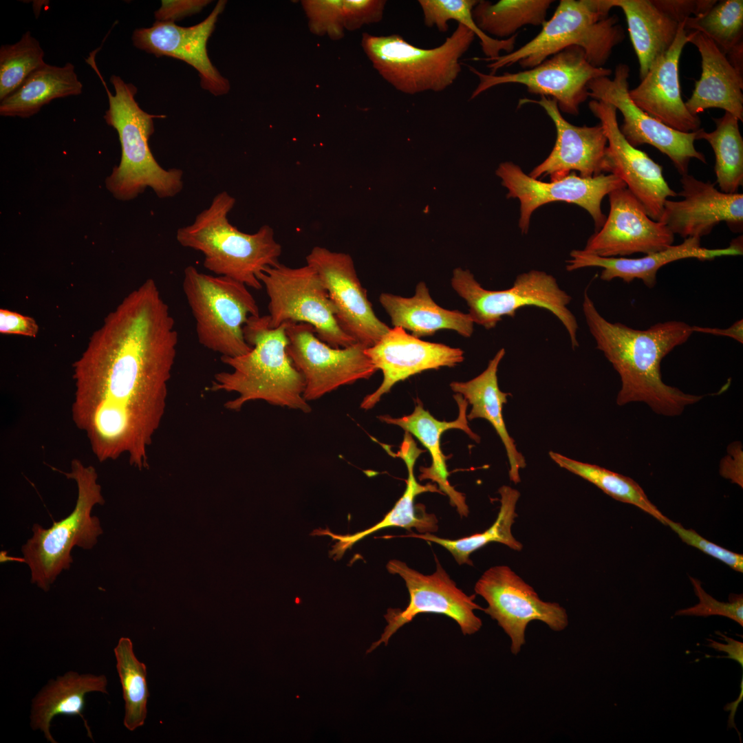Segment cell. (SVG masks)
I'll use <instances>...</instances> for the list:
<instances>
[{"label":"cell","instance_id":"obj_42","mask_svg":"<svg viewBox=\"0 0 743 743\" xmlns=\"http://www.w3.org/2000/svg\"><path fill=\"white\" fill-rule=\"evenodd\" d=\"M44 52L30 31L14 44L0 47V101L14 92L34 71L43 66Z\"/></svg>","mask_w":743,"mask_h":743},{"label":"cell","instance_id":"obj_10","mask_svg":"<svg viewBox=\"0 0 743 743\" xmlns=\"http://www.w3.org/2000/svg\"><path fill=\"white\" fill-rule=\"evenodd\" d=\"M451 283L468 305L474 323L486 330L494 328L504 316L515 317L522 308L535 306L553 314L567 330L572 348L579 347L578 323L568 308L572 297L544 271L531 270L518 274L510 288L489 290L469 270L458 268L453 270Z\"/></svg>","mask_w":743,"mask_h":743},{"label":"cell","instance_id":"obj_17","mask_svg":"<svg viewBox=\"0 0 743 743\" xmlns=\"http://www.w3.org/2000/svg\"><path fill=\"white\" fill-rule=\"evenodd\" d=\"M629 72L627 65L620 63L616 66L612 78L601 76L592 80L588 85L589 97L608 103L619 110L623 118L619 129L627 141L636 148L644 144L655 147L671 160L681 176L688 173L691 159L706 164L704 155L694 146L697 131L684 133L675 130L634 103L629 95Z\"/></svg>","mask_w":743,"mask_h":743},{"label":"cell","instance_id":"obj_14","mask_svg":"<svg viewBox=\"0 0 743 743\" xmlns=\"http://www.w3.org/2000/svg\"><path fill=\"white\" fill-rule=\"evenodd\" d=\"M287 352L293 365L302 374L306 401L359 380H367L378 370L362 344L333 347L320 340L314 327L305 323L287 322Z\"/></svg>","mask_w":743,"mask_h":743},{"label":"cell","instance_id":"obj_27","mask_svg":"<svg viewBox=\"0 0 743 743\" xmlns=\"http://www.w3.org/2000/svg\"><path fill=\"white\" fill-rule=\"evenodd\" d=\"M423 451L418 447L411 435L405 432L398 451L394 454L389 453L404 461L407 466L408 477L406 480V488L402 495L379 522L367 529L352 535H336L327 529H319L313 532L314 535H325L336 540L330 551V557H334V559H341L345 551L355 543L372 533L389 527H400L409 531L414 528L420 534L432 533L438 530V521L436 516L427 513L424 506H420L414 504L416 496L421 493H442L435 484L428 483L422 485L416 480L414 466L416 460Z\"/></svg>","mask_w":743,"mask_h":743},{"label":"cell","instance_id":"obj_36","mask_svg":"<svg viewBox=\"0 0 743 743\" xmlns=\"http://www.w3.org/2000/svg\"><path fill=\"white\" fill-rule=\"evenodd\" d=\"M551 0H478L473 9L474 21L489 36L504 40L518 34L528 25L542 26L546 21Z\"/></svg>","mask_w":743,"mask_h":743},{"label":"cell","instance_id":"obj_19","mask_svg":"<svg viewBox=\"0 0 743 743\" xmlns=\"http://www.w3.org/2000/svg\"><path fill=\"white\" fill-rule=\"evenodd\" d=\"M610 212L601 228L588 239L583 250L602 257L651 254L673 245L674 235L652 219L634 195L623 187L609 195Z\"/></svg>","mask_w":743,"mask_h":743},{"label":"cell","instance_id":"obj_51","mask_svg":"<svg viewBox=\"0 0 743 743\" xmlns=\"http://www.w3.org/2000/svg\"><path fill=\"white\" fill-rule=\"evenodd\" d=\"M693 332L711 334L717 336H724L732 338L740 343H743V320L740 319L735 322L732 325L726 329L715 327H707L692 326Z\"/></svg>","mask_w":743,"mask_h":743},{"label":"cell","instance_id":"obj_16","mask_svg":"<svg viewBox=\"0 0 743 743\" xmlns=\"http://www.w3.org/2000/svg\"><path fill=\"white\" fill-rule=\"evenodd\" d=\"M474 590L488 603L483 611L510 637V650L515 655L526 643L530 622L541 621L555 632L563 631L568 625L565 608L557 603L542 601L533 588L507 566L486 570Z\"/></svg>","mask_w":743,"mask_h":743},{"label":"cell","instance_id":"obj_5","mask_svg":"<svg viewBox=\"0 0 743 743\" xmlns=\"http://www.w3.org/2000/svg\"><path fill=\"white\" fill-rule=\"evenodd\" d=\"M235 202L226 191L220 192L191 224L177 230L176 239L182 246L202 252L204 268L215 275L260 290L257 277L266 268L279 263L281 246L268 225L253 234L233 226L228 215Z\"/></svg>","mask_w":743,"mask_h":743},{"label":"cell","instance_id":"obj_2","mask_svg":"<svg viewBox=\"0 0 743 743\" xmlns=\"http://www.w3.org/2000/svg\"><path fill=\"white\" fill-rule=\"evenodd\" d=\"M583 315L596 348L618 372L621 387L616 403L621 406L643 402L655 413L666 416L682 413L685 407L698 402L702 396L686 394L665 384L661 376L662 360L693 333L692 326L679 321L656 323L636 330L612 323L597 310L584 291Z\"/></svg>","mask_w":743,"mask_h":743},{"label":"cell","instance_id":"obj_1","mask_svg":"<svg viewBox=\"0 0 743 743\" xmlns=\"http://www.w3.org/2000/svg\"><path fill=\"white\" fill-rule=\"evenodd\" d=\"M178 334L152 279L105 318L73 363L74 424L100 462L122 455L140 470L163 418Z\"/></svg>","mask_w":743,"mask_h":743},{"label":"cell","instance_id":"obj_46","mask_svg":"<svg viewBox=\"0 0 743 743\" xmlns=\"http://www.w3.org/2000/svg\"><path fill=\"white\" fill-rule=\"evenodd\" d=\"M386 3L384 0H343L345 29L354 31L364 25L379 22Z\"/></svg>","mask_w":743,"mask_h":743},{"label":"cell","instance_id":"obj_49","mask_svg":"<svg viewBox=\"0 0 743 743\" xmlns=\"http://www.w3.org/2000/svg\"><path fill=\"white\" fill-rule=\"evenodd\" d=\"M720 474L732 483L743 487V451L741 442H734L729 445L727 455L720 462Z\"/></svg>","mask_w":743,"mask_h":743},{"label":"cell","instance_id":"obj_35","mask_svg":"<svg viewBox=\"0 0 743 743\" xmlns=\"http://www.w3.org/2000/svg\"><path fill=\"white\" fill-rule=\"evenodd\" d=\"M498 493L500 495V508L497 517L492 526L482 532L457 539L439 537L430 532L416 534L412 531L400 537H414L439 544L446 549L460 565L473 566L470 555L491 542L502 543L519 552L523 549V544L514 537L511 528L517 517L516 505L520 493L506 485L502 486Z\"/></svg>","mask_w":743,"mask_h":743},{"label":"cell","instance_id":"obj_32","mask_svg":"<svg viewBox=\"0 0 743 743\" xmlns=\"http://www.w3.org/2000/svg\"><path fill=\"white\" fill-rule=\"evenodd\" d=\"M107 679L105 675L78 674L70 671L50 680L33 698L30 711V726L40 730L51 743L57 742L50 732L52 719L58 715H78L92 739L91 730L83 712L85 696L89 692L107 693Z\"/></svg>","mask_w":743,"mask_h":743},{"label":"cell","instance_id":"obj_13","mask_svg":"<svg viewBox=\"0 0 743 743\" xmlns=\"http://www.w3.org/2000/svg\"><path fill=\"white\" fill-rule=\"evenodd\" d=\"M468 67L479 79L470 99L495 86L519 84L524 85L529 93L552 98L561 112L574 116L579 114L581 105L589 97L590 81L612 74L610 69L592 65L583 50L578 46L567 47L532 68L515 73L492 75L471 65Z\"/></svg>","mask_w":743,"mask_h":743},{"label":"cell","instance_id":"obj_40","mask_svg":"<svg viewBox=\"0 0 743 743\" xmlns=\"http://www.w3.org/2000/svg\"><path fill=\"white\" fill-rule=\"evenodd\" d=\"M478 0H419L423 14L424 23L429 28L436 27L440 32L449 29L448 22L454 20L469 28L480 39V43L485 58H473L474 61H483L497 58L504 51L506 54L515 50L518 34L504 40L492 38L484 33L477 26L473 9Z\"/></svg>","mask_w":743,"mask_h":743},{"label":"cell","instance_id":"obj_26","mask_svg":"<svg viewBox=\"0 0 743 743\" xmlns=\"http://www.w3.org/2000/svg\"><path fill=\"white\" fill-rule=\"evenodd\" d=\"M743 253L742 236L733 239L729 246L722 248H707L701 246L700 238L688 237L680 244L672 245L660 252L647 254L640 258L602 257L589 254L583 250H573L566 261L568 271L599 267L603 270L600 278L610 281L618 278L626 283L641 280L649 288L657 282L658 271L664 266L684 259L701 261L712 260L724 256H738Z\"/></svg>","mask_w":743,"mask_h":743},{"label":"cell","instance_id":"obj_31","mask_svg":"<svg viewBox=\"0 0 743 743\" xmlns=\"http://www.w3.org/2000/svg\"><path fill=\"white\" fill-rule=\"evenodd\" d=\"M379 301L393 326L409 330L415 337L432 336L442 330H453L466 338L473 333L475 323L470 314L438 305L423 281L417 284L411 297L383 292Z\"/></svg>","mask_w":743,"mask_h":743},{"label":"cell","instance_id":"obj_15","mask_svg":"<svg viewBox=\"0 0 743 743\" xmlns=\"http://www.w3.org/2000/svg\"><path fill=\"white\" fill-rule=\"evenodd\" d=\"M496 175L508 190L507 197L519 201V227L523 234L528 233L535 211L556 202L576 204L585 210L597 231L606 219L601 210L603 199L612 191L626 187L621 178L612 173L585 177L570 173L561 179L546 182L530 177L511 162L501 163Z\"/></svg>","mask_w":743,"mask_h":743},{"label":"cell","instance_id":"obj_3","mask_svg":"<svg viewBox=\"0 0 743 743\" xmlns=\"http://www.w3.org/2000/svg\"><path fill=\"white\" fill-rule=\"evenodd\" d=\"M287 323L277 328L269 326V316H250L243 330L252 349L237 357H221L230 372L215 374L210 389L237 394L224 406L239 411L250 401L263 400L270 405L309 413L303 397L305 382L288 354Z\"/></svg>","mask_w":743,"mask_h":743},{"label":"cell","instance_id":"obj_7","mask_svg":"<svg viewBox=\"0 0 743 743\" xmlns=\"http://www.w3.org/2000/svg\"><path fill=\"white\" fill-rule=\"evenodd\" d=\"M475 34L458 23L444 42L431 49L411 45L398 34L375 36L364 32L361 46L378 74L398 91L416 94L442 91L455 81L460 58Z\"/></svg>","mask_w":743,"mask_h":743},{"label":"cell","instance_id":"obj_24","mask_svg":"<svg viewBox=\"0 0 743 743\" xmlns=\"http://www.w3.org/2000/svg\"><path fill=\"white\" fill-rule=\"evenodd\" d=\"M678 201L667 200L660 222L675 235L686 239L708 235L724 222L730 230L740 233L743 228V194L726 193L714 184L685 174L680 179Z\"/></svg>","mask_w":743,"mask_h":743},{"label":"cell","instance_id":"obj_50","mask_svg":"<svg viewBox=\"0 0 743 743\" xmlns=\"http://www.w3.org/2000/svg\"><path fill=\"white\" fill-rule=\"evenodd\" d=\"M717 634L721 636L724 639L727 644H722L718 643L712 639H707L710 641L709 647L715 649L719 652H724L728 653V656L724 658L735 660L739 663L742 667L743 666V643L742 642L735 640L731 638L727 637L726 635L722 634L720 632H715Z\"/></svg>","mask_w":743,"mask_h":743},{"label":"cell","instance_id":"obj_22","mask_svg":"<svg viewBox=\"0 0 743 743\" xmlns=\"http://www.w3.org/2000/svg\"><path fill=\"white\" fill-rule=\"evenodd\" d=\"M530 103L542 107L556 129V140L551 152L531 171L530 177L539 179L549 176L550 180H555L573 171L585 177L607 171V140L600 123L592 127L574 125L563 117L556 101L546 96L539 100L521 98L518 107Z\"/></svg>","mask_w":743,"mask_h":743},{"label":"cell","instance_id":"obj_20","mask_svg":"<svg viewBox=\"0 0 743 743\" xmlns=\"http://www.w3.org/2000/svg\"><path fill=\"white\" fill-rule=\"evenodd\" d=\"M588 107L599 120L607 140V173L621 178L649 217L659 221L665 201L677 196L665 180L663 167L627 141L620 131L617 110L612 105L592 100Z\"/></svg>","mask_w":743,"mask_h":743},{"label":"cell","instance_id":"obj_12","mask_svg":"<svg viewBox=\"0 0 743 743\" xmlns=\"http://www.w3.org/2000/svg\"><path fill=\"white\" fill-rule=\"evenodd\" d=\"M435 560L436 570L431 574H422L400 560L388 562L387 570L391 574H398L405 581L409 601L405 609L387 610L384 616L387 625L380 638L372 644L367 654L382 643L387 645L394 634L420 614L445 615L457 623L464 636L474 634L481 629L482 620L475 614L474 610L484 608L475 602V594L469 596L458 588L436 558Z\"/></svg>","mask_w":743,"mask_h":743},{"label":"cell","instance_id":"obj_28","mask_svg":"<svg viewBox=\"0 0 743 743\" xmlns=\"http://www.w3.org/2000/svg\"><path fill=\"white\" fill-rule=\"evenodd\" d=\"M453 398L457 404L459 413L457 418L453 421L438 420L420 403L409 415L401 418L383 415L378 416V419L387 424L400 427L405 432L415 436L427 449L432 463L429 467L420 468V480H430L435 482L439 486L440 491L449 497L451 504L456 508L462 517L468 516L469 507L464 495L456 491L449 482V473L447 470L446 456L440 448V438L444 431L453 429L463 431L477 442H480V438L468 424V402L459 394L454 395Z\"/></svg>","mask_w":743,"mask_h":743},{"label":"cell","instance_id":"obj_30","mask_svg":"<svg viewBox=\"0 0 743 743\" xmlns=\"http://www.w3.org/2000/svg\"><path fill=\"white\" fill-rule=\"evenodd\" d=\"M505 353L504 348H501L480 374L466 382H452L450 387L471 405L466 415L468 420L482 418L493 427L506 449L510 480L517 484L521 481L519 471L526 467V462L509 435L503 417V405L507 402L510 394L499 389L497 371Z\"/></svg>","mask_w":743,"mask_h":743},{"label":"cell","instance_id":"obj_23","mask_svg":"<svg viewBox=\"0 0 743 743\" xmlns=\"http://www.w3.org/2000/svg\"><path fill=\"white\" fill-rule=\"evenodd\" d=\"M226 4V1L219 0L204 21L191 27L156 21L150 28L136 29L133 43L156 57L165 56L186 62L198 72L203 89L216 96L226 94L230 90L229 81L213 65L207 51L208 39Z\"/></svg>","mask_w":743,"mask_h":743},{"label":"cell","instance_id":"obj_48","mask_svg":"<svg viewBox=\"0 0 743 743\" xmlns=\"http://www.w3.org/2000/svg\"><path fill=\"white\" fill-rule=\"evenodd\" d=\"M38 332L39 325L33 318L7 309L0 310V332L1 334L36 337Z\"/></svg>","mask_w":743,"mask_h":743},{"label":"cell","instance_id":"obj_6","mask_svg":"<svg viewBox=\"0 0 743 743\" xmlns=\"http://www.w3.org/2000/svg\"><path fill=\"white\" fill-rule=\"evenodd\" d=\"M611 9L607 0H561L532 39L510 53L483 61L495 75L516 63L524 69L532 68L567 47L578 46L592 65L603 67L625 38L618 17L610 16Z\"/></svg>","mask_w":743,"mask_h":743},{"label":"cell","instance_id":"obj_18","mask_svg":"<svg viewBox=\"0 0 743 743\" xmlns=\"http://www.w3.org/2000/svg\"><path fill=\"white\" fill-rule=\"evenodd\" d=\"M306 261L320 276L336 308V321L345 334L369 347L389 332L388 325L376 316L349 255L315 246Z\"/></svg>","mask_w":743,"mask_h":743},{"label":"cell","instance_id":"obj_38","mask_svg":"<svg viewBox=\"0 0 743 743\" xmlns=\"http://www.w3.org/2000/svg\"><path fill=\"white\" fill-rule=\"evenodd\" d=\"M715 129L696 131L697 140H705L713 149L715 157L716 182L721 191L736 193L743 184V138L739 120L728 112L713 118Z\"/></svg>","mask_w":743,"mask_h":743},{"label":"cell","instance_id":"obj_33","mask_svg":"<svg viewBox=\"0 0 743 743\" xmlns=\"http://www.w3.org/2000/svg\"><path fill=\"white\" fill-rule=\"evenodd\" d=\"M611 8H621L639 62L643 79L653 64L673 44L680 24L656 0H607Z\"/></svg>","mask_w":743,"mask_h":743},{"label":"cell","instance_id":"obj_29","mask_svg":"<svg viewBox=\"0 0 743 743\" xmlns=\"http://www.w3.org/2000/svg\"><path fill=\"white\" fill-rule=\"evenodd\" d=\"M688 41L698 49L702 67L700 78L696 81L691 97L685 103L689 111L698 116L707 109L719 108L742 122V71L736 68L704 34L688 31Z\"/></svg>","mask_w":743,"mask_h":743},{"label":"cell","instance_id":"obj_4","mask_svg":"<svg viewBox=\"0 0 743 743\" xmlns=\"http://www.w3.org/2000/svg\"><path fill=\"white\" fill-rule=\"evenodd\" d=\"M94 58L89 57L88 63L99 76L109 100V108L104 118L118 132L121 146L120 164L106 179L108 191L114 197L122 201L136 198L148 187L160 198L175 196L183 188L182 171L162 168L149 146V138L154 132L153 119L166 116L150 114L142 110L135 100L136 87L125 83L116 75L110 78L115 90V94H112Z\"/></svg>","mask_w":743,"mask_h":743},{"label":"cell","instance_id":"obj_43","mask_svg":"<svg viewBox=\"0 0 743 743\" xmlns=\"http://www.w3.org/2000/svg\"><path fill=\"white\" fill-rule=\"evenodd\" d=\"M343 0H305L301 4L308 19L310 31L333 40L344 36Z\"/></svg>","mask_w":743,"mask_h":743},{"label":"cell","instance_id":"obj_44","mask_svg":"<svg viewBox=\"0 0 743 743\" xmlns=\"http://www.w3.org/2000/svg\"><path fill=\"white\" fill-rule=\"evenodd\" d=\"M689 578L695 594L699 599V603L693 607L678 610L675 615L702 616L720 615L728 617L743 626L742 594H731L729 598V602H720L704 590L699 580L693 577Z\"/></svg>","mask_w":743,"mask_h":743},{"label":"cell","instance_id":"obj_47","mask_svg":"<svg viewBox=\"0 0 743 743\" xmlns=\"http://www.w3.org/2000/svg\"><path fill=\"white\" fill-rule=\"evenodd\" d=\"M210 2L206 0L162 1L161 7L155 12V17L157 21L174 22L199 12Z\"/></svg>","mask_w":743,"mask_h":743},{"label":"cell","instance_id":"obj_9","mask_svg":"<svg viewBox=\"0 0 743 743\" xmlns=\"http://www.w3.org/2000/svg\"><path fill=\"white\" fill-rule=\"evenodd\" d=\"M182 288L203 347L221 357H237L252 349L243 328L249 316L260 314L244 283L204 274L191 265L184 270Z\"/></svg>","mask_w":743,"mask_h":743},{"label":"cell","instance_id":"obj_11","mask_svg":"<svg viewBox=\"0 0 743 743\" xmlns=\"http://www.w3.org/2000/svg\"><path fill=\"white\" fill-rule=\"evenodd\" d=\"M269 298V326L287 322L311 325L317 337L336 347L356 342L339 327L337 310L320 276L310 266L290 268L281 263L266 268L257 277Z\"/></svg>","mask_w":743,"mask_h":743},{"label":"cell","instance_id":"obj_21","mask_svg":"<svg viewBox=\"0 0 743 743\" xmlns=\"http://www.w3.org/2000/svg\"><path fill=\"white\" fill-rule=\"evenodd\" d=\"M365 352L383 376L380 386L362 400L360 407L366 410L373 408L398 382L426 370L454 367L464 359L461 349L424 341L400 327L390 328Z\"/></svg>","mask_w":743,"mask_h":743},{"label":"cell","instance_id":"obj_25","mask_svg":"<svg viewBox=\"0 0 743 743\" xmlns=\"http://www.w3.org/2000/svg\"><path fill=\"white\" fill-rule=\"evenodd\" d=\"M688 31L681 22L673 44L650 67L640 83L629 90L634 103L650 116L684 133L700 129L698 116L691 114L681 96L679 61Z\"/></svg>","mask_w":743,"mask_h":743},{"label":"cell","instance_id":"obj_41","mask_svg":"<svg viewBox=\"0 0 743 743\" xmlns=\"http://www.w3.org/2000/svg\"><path fill=\"white\" fill-rule=\"evenodd\" d=\"M116 669L125 700L124 725L134 731L144 724L149 696L147 667L136 657L130 638L122 637L114 648Z\"/></svg>","mask_w":743,"mask_h":743},{"label":"cell","instance_id":"obj_39","mask_svg":"<svg viewBox=\"0 0 743 743\" xmlns=\"http://www.w3.org/2000/svg\"><path fill=\"white\" fill-rule=\"evenodd\" d=\"M549 456L559 467L596 486L616 500L632 504L666 525L665 517L632 478L598 465L577 461L557 452Z\"/></svg>","mask_w":743,"mask_h":743},{"label":"cell","instance_id":"obj_8","mask_svg":"<svg viewBox=\"0 0 743 743\" xmlns=\"http://www.w3.org/2000/svg\"><path fill=\"white\" fill-rule=\"evenodd\" d=\"M63 473L77 485L74 509L49 528L34 524L32 537L22 547V561L30 567L31 582L45 592L63 570L70 568L72 548L77 546L91 549L103 533L99 519L91 515L94 505L105 503L95 468L74 459L70 471Z\"/></svg>","mask_w":743,"mask_h":743},{"label":"cell","instance_id":"obj_34","mask_svg":"<svg viewBox=\"0 0 743 743\" xmlns=\"http://www.w3.org/2000/svg\"><path fill=\"white\" fill-rule=\"evenodd\" d=\"M83 85L71 63L63 67L45 63L31 74L12 94L0 103V115L26 118L52 100L81 94Z\"/></svg>","mask_w":743,"mask_h":743},{"label":"cell","instance_id":"obj_45","mask_svg":"<svg viewBox=\"0 0 743 743\" xmlns=\"http://www.w3.org/2000/svg\"><path fill=\"white\" fill-rule=\"evenodd\" d=\"M666 525H668L685 543L722 561L733 570L743 572V555L742 554L722 548L704 539L693 529H687L680 523L675 522L669 518L666 519Z\"/></svg>","mask_w":743,"mask_h":743},{"label":"cell","instance_id":"obj_52","mask_svg":"<svg viewBox=\"0 0 743 743\" xmlns=\"http://www.w3.org/2000/svg\"><path fill=\"white\" fill-rule=\"evenodd\" d=\"M742 685H743V678H742V680H741V686H740V687H741V692H740V693L739 698H737V700L736 701H734L733 702H732V703H731V704H732L733 705V707H731V706L730 704H726V706H725V707H724V709L725 711H729V710H731V714H730V715H729V722H728V724H728V727H729V728H731V727H735V729L736 730H737V728H736V726H735V723H734V716H735V711H736V709H737V706H738L739 703L740 702V701H741V700H742V698H743V689H742ZM737 733H738L740 734V733L738 732V731H737Z\"/></svg>","mask_w":743,"mask_h":743},{"label":"cell","instance_id":"obj_37","mask_svg":"<svg viewBox=\"0 0 743 743\" xmlns=\"http://www.w3.org/2000/svg\"><path fill=\"white\" fill-rule=\"evenodd\" d=\"M688 31L711 40L739 70L743 65V1H716L704 13L684 21Z\"/></svg>","mask_w":743,"mask_h":743}]
</instances>
